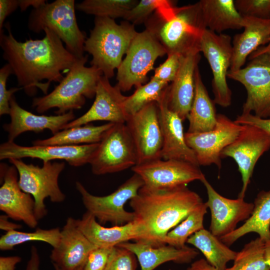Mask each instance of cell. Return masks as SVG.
I'll return each mask as SVG.
<instances>
[{
  "label": "cell",
  "instance_id": "17",
  "mask_svg": "<svg viewBox=\"0 0 270 270\" xmlns=\"http://www.w3.org/2000/svg\"><path fill=\"white\" fill-rule=\"evenodd\" d=\"M98 144L78 146H22L14 142L7 141L0 146V160L24 158H38L43 162L55 160H64L72 166H80L90 164Z\"/></svg>",
  "mask_w": 270,
  "mask_h": 270
},
{
  "label": "cell",
  "instance_id": "34",
  "mask_svg": "<svg viewBox=\"0 0 270 270\" xmlns=\"http://www.w3.org/2000/svg\"><path fill=\"white\" fill-rule=\"evenodd\" d=\"M60 231L59 228L48 230L37 228L31 232L10 230L6 232L0 237V250H12L18 245L32 241L42 242L55 248L60 242Z\"/></svg>",
  "mask_w": 270,
  "mask_h": 270
},
{
  "label": "cell",
  "instance_id": "33",
  "mask_svg": "<svg viewBox=\"0 0 270 270\" xmlns=\"http://www.w3.org/2000/svg\"><path fill=\"white\" fill-rule=\"evenodd\" d=\"M208 206L202 202L192 210L182 222L166 235L164 242L178 248L186 246L188 239L196 232L204 228V220Z\"/></svg>",
  "mask_w": 270,
  "mask_h": 270
},
{
  "label": "cell",
  "instance_id": "15",
  "mask_svg": "<svg viewBox=\"0 0 270 270\" xmlns=\"http://www.w3.org/2000/svg\"><path fill=\"white\" fill-rule=\"evenodd\" d=\"M140 176L144 186L152 190L187 186L205 178L200 166L178 160H156L131 168Z\"/></svg>",
  "mask_w": 270,
  "mask_h": 270
},
{
  "label": "cell",
  "instance_id": "19",
  "mask_svg": "<svg viewBox=\"0 0 270 270\" xmlns=\"http://www.w3.org/2000/svg\"><path fill=\"white\" fill-rule=\"evenodd\" d=\"M126 97L116 85L112 86L109 79L102 76L97 84L95 100L91 107L83 115L64 126L62 130L97 120L113 124L126 123L127 116L124 110L123 102Z\"/></svg>",
  "mask_w": 270,
  "mask_h": 270
},
{
  "label": "cell",
  "instance_id": "50",
  "mask_svg": "<svg viewBox=\"0 0 270 270\" xmlns=\"http://www.w3.org/2000/svg\"><path fill=\"white\" fill-rule=\"evenodd\" d=\"M19 7L21 11L25 10L30 6L36 8L44 4L46 1L44 0H18Z\"/></svg>",
  "mask_w": 270,
  "mask_h": 270
},
{
  "label": "cell",
  "instance_id": "23",
  "mask_svg": "<svg viewBox=\"0 0 270 270\" xmlns=\"http://www.w3.org/2000/svg\"><path fill=\"white\" fill-rule=\"evenodd\" d=\"M10 122L3 127L8 133V141L14 140L23 132H39L48 129L53 135L62 130L64 126L74 120L73 111L55 116L36 115L22 108L16 102L14 96L10 100Z\"/></svg>",
  "mask_w": 270,
  "mask_h": 270
},
{
  "label": "cell",
  "instance_id": "9",
  "mask_svg": "<svg viewBox=\"0 0 270 270\" xmlns=\"http://www.w3.org/2000/svg\"><path fill=\"white\" fill-rule=\"evenodd\" d=\"M144 185L140 176L134 173L110 194L97 196L90 193L80 182L76 183L86 211L100 224L110 222L112 226H122L134 220L133 212L126 210L124 204L137 196Z\"/></svg>",
  "mask_w": 270,
  "mask_h": 270
},
{
  "label": "cell",
  "instance_id": "41",
  "mask_svg": "<svg viewBox=\"0 0 270 270\" xmlns=\"http://www.w3.org/2000/svg\"><path fill=\"white\" fill-rule=\"evenodd\" d=\"M180 56L176 54L168 55L166 60L154 70L152 78L168 84L172 82L180 67Z\"/></svg>",
  "mask_w": 270,
  "mask_h": 270
},
{
  "label": "cell",
  "instance_id": "4",
  "mask_svg": "<svg viewBox=\"0 0 270 270\" xmlns=\"http://www.w3.org/2000/svg\"><path fill=\"white\" fill-rule=\"evenodd\" d=\"M137 32L127 22L118 24L107 17H95L94 26L86 38L84 50L92 56L91 66L100 69L108 78L113 77Z\"/></svg>",
  "mask_w": 270,
  "mask_h": 270
},
{
  "label": "cell",
  "instance_id": "8",
  "mask_svg": "<svg viewBox=\"0 0 270 270\" xmlns=\"http://www.w3.org/2000/svg\"><path fill=\"white\" fill-rule=\"evenodd\" d=\"M166 54L165 48L150 31L146 28L138 32L117 69L116 85L125 92L144 84L156 60Z\"/></svg>",
  "mask_w": 270,
  "mask_h": 270
},
{
  "label": "cell",
  "instance_id": "2",
  "mask_svg": "<svg viewBox=\"0 0 270 270\" xmlns=\"http://www.w3.org/2000/svg\"><path fill=\"white\" fill-rule=\"evenodd\" d=\"M203 202L200 196L187 186L152 190L142 186L130 200L134 221L144 228L140 240L157 247L166 244V234Z\"/></svg>",
  "mask_w": 270,
  "mask_h": 270
},
{
  "label": "cell",
  "instance_id": "5",
  "mask_svg": "<svg viewBox=\"0 0 270 270\" xmlns=\"http://www.w3.org/2000/svg\"><path fill=\"white\" fill-rule=\"evenodd\" d=\"M88 55L77 58L66 76L50 94L34 98L32 106L38 113L56 108V114L81 108L86 98L96 95L97 84L102 72L98 68L86 67Z\"/></svg>",
  "mask_w": 270,
  "mask_h": 270
},
{
  "label": "cell",
  "instance_id": "37",
  "mask_svg": "<svg viewBox=\"0 0 270 270\" xmlns=\"http://www.w3.org/2000/svg\"><path fill=\"white\" fill-rule=\"evenodd\" d=\"M226 270H270L264 256V241L260 237L246 244L238 252L233 265Z\"/></svg>",
  "mask_w": 270,
  "mask_h": 270
},
{
  "label": "cell",
  "instance_id": "40",
  "mask_svg": "<svg viewBox=\"0 0 270 270\" xmlns=\"http://www.w3.org/2000/svg\"><path fill=\"white\" fill-rule=\"evenodd\" d=\"M136 257L132 252L114 246L104 270H136Z\"/></svg>",
  "mask_w": 270,
  "mask_h": 270
},
{
  "label": "cell",
  "instance_id": "24",
  "mask_svg": "<svg viewBox=\"0 0 270 270\" xmlns=\"http://www.w3.org/2000/svg\"><path fill=\"white\" fill-rule=\"evenodd\" d=\"M76 222L80 231L97 247L113 248L132 240H144L146 238L143 228L134 220L122 226L105 227L86 211Z\"/></svg>",
  "mask_w": 270,
  "mask_h": 270
},
{
  "label": "cell",
  "instance_id": "32",
  "mask_svg": "<svg viewBox=\"0 0 270 270\" xmlns=\"http://www.w3.org/2000/svg\"><path fill=\"white\" fill-rule=\"evenodd\" d=\"M108 122L100 126L87 124L62 130L52 136L32 142L35 146H78L99 143L105 132L113 125Z\"/></svg>",
  "mask_w": 270,
  "mask_h": 270
},
{
  "label": "cell",
  "instance_id": "14",
  "mask_svg": "<svg viewBox=\"0 0 270 270\" xmlns=\"http://www.w3.org/2000/svg\"><path fill=\"white\" fill-rule=\"evenodd\" d=\"M126 124L136 148L137 164L162 158L163 137L156 102L128 116Z\"/></svg>",
  "mask_w": 270,
  "mask_h": 270
},
{
  "label": "cell",
  "instance_id": "28",
  "mask_svg": "<svg viewBox=\"0 0 270 270\" xmlns=\"http://www.w3.org/2000/svg\"><path fill=\"white\" fill-rule=\"evenodd\" d=\"M204 24L216 34L229 29L243 28L244 17L233 0H200L198 2Z\"/></svg>",
  "mask_w": 270,
  "mask_h": 270
},
{
  "label": "cell",
  "instance_id": "47",
  "mask_svg": "<svg viewBox=\"0 0 270 270\" xmlns=\"http://www.w3.org/2000/svg\"><path fill=\"white\" fill-rule=\"evenodd\" d=\"M40 258L36 246H32L30 248V257L26 270H40Z\"/></svg>",
  "mask_w": 270,
  "mask_h": 270
},
{
  "label": "cell",
  "instance_id": "3",
  "mask_svg": "<svg viewBox=\"0 0 270 270\" xmlns=\"http://www.w3.org/2000/svg\"><path fill=\"white\" fill-rule=\"evenodd\" d=\"M145 24L167 55L200 52L201 39L206 28L198 2L180 7L174 4L164 6L156 11Z\"/></svg>",
  "mask_w": 270,
  "mask_h": 270
},
{
  "label": "cell",
  "instance_id": "12",
  "mask_svg": "<svg viewBox=\"0 0 270 270\" xmlns=\"http://www.w3.org/2000/svg\"><path fill=\"white\" fill-rule=\"evenodd\" d=\"M232 50V38L229 35L204 30L201 39L200 52L207 60L213 74V100L215 104L224 108L232 103V93L226 78L231 65Z\"/></svg>",
  "mask_w": 270,
  "mask_h": 270
},
{
  "label": "cell",
  "instance_id": "11",
  "mask_svg": "<svg viewBox=\"0 0 270 270\" xmlns=\"http://www.w3.org/2000/svg\"><path fill=\"white\" fill-rule=\"evenodd\" d=\"M246 66L229 70L228 78L241 83L247 96L242 114L270 118V54H263L249 59Z\"/></svg>",
  "mask_w": 270,
  "mask_h": 270
},
{
  "label": "cell",
  "instance_id": "43",
  "mask_svg": "<svg viewBox=\"0 0 270 270\" xmlns=\"http://www.w3.org/2000/svg\"><path fill=\"white\" fill-rule=\"evenodd\" d=\"M113 248L97 247L88 254L83 270H104Z\"/></svg>",
  "mask_w": 270,
  "mask_h": 270
},
{
  "label": "cell",
  "instance_id": "10",
  "mask_svg": "<svg viewBox=\"0 0 270 270\" xmlns=\"http://www.w3.org/2000/svg\"><path fill=\"white\" fill-rule=\"evenodd\" d=\"M138 164L136 148L126 123L114 124L105 132L90 164L96 175L132 168Z\"/></svg>",
  "mask_w": 270,
  "mask_h": 270
},
{
  "label": "cell",
  "instance_id": "36",
  "mask_svg": "<svg viewBox=\"0 0 270 270\" xmlns=\"http://www.w3.org/2000/svg\"><path fill=\"white\" fill-rule=\"evenodd\" d=\"M138 2L136 0H84L76 7L80 11L95 17H107L114 20L123 18Z\"/></svg>",
  "mask_w": 270,
  "mask_h": 270
},
{
  "label": "cell",
  "instance_id": "16",
  "mask_svg": "<svg viewBox=\"0 0 270 270\" xmlns=\"http://www.w3.org/2000/svg\"><path fill=\"white\" fill-rule=\"evenodd\" d=\"M243 125L236 124L226 116L218 114L217 123L212 130L184 134L187 145L194 152L199 166H222L220 153L238 136Z\"/></svg>",
  "mask_w": 270,
  "mask_h": 270
},
{
  "label": "cell",
  "instance_id": "48",
  "mask_svg": "<svg viewBox=\"0 0 270 270\" xmlns=\"http://www.w3.org/2000/svg\"><path fill=\"white\" fill-rule=\"evenodd\" d=\"M186 270H218L210 264L204 258L192 262Z\"/></svg>",
  "mask_w": 270,
  "mask_h": 270
},
{
  "label": "cell",
  "instance_id": "26",
  "mask_svg": "<svg viewBox=\"0 0 270 270\" xmlns=\"http://www.w3.org/2000/svg\"><path fill=\"white\" fill-rule=\"evenodd\" d=\"M117 246L134 254L140 264V270H154L168 262L178 264H188L199 254L196 248L186 246L182 248L168 244L155 247L140 240L124 242Z\"/></svg>",
  "mask_w": 270,
  "mask_h": 270
},
{
  "label": "cell",
  "instance_id": "22",
  "mask_svg": "<svg viewBox=\"0 0 270 270\" xmlns=\"http://www.w3.org/2000/svg\"><path fill=\"white\" fill-rule=\"evenodd\" d=\"M96 248L78 228L76 219L69 217L60 231V243L52 250L50 258L52 264L60 270H78Z\"/></svg>",
  "mask_w": 270,
  "mask_h": 270
},
{
  "label": "cell",
  "instance_id": "53",
  "mask_svg": "<svg viewBox=\"0 0 270 270\" xmlns=\"http://www.w3.org/2000/svg\"><path fill=\"white\" fill-rule=\"evenodd\" d=\"M54 270H60L56 266L53 264Z\"/></svg>",
  "mask_w": 270,
  "mask_h": 270
},
{
  "label": "cell",
  "instance_id": "18",
  "mask_svg": "<svg viewBox=\"0 0 270 270\" xmlns=\"http://www.w3.org/2000/svg\"><path fill=\"white\" fill-rule=\"evenodd\" d=\"M201 182L206 187L208 200L206 202L210 212V231L219 238L232 232L238 224L246 221L251 216L254 203L244 198L230 199L219 194L206 177Z\"/></svg>",
  "mask_w": 270,
  "mask_h": 270
},
{
  "label": "cell",
  "instance_id": "38",
  "mask_svg": "<svg viewBox=\"0 0 270 270\" xmlns=\"http://www.w3.org/2000/svg\"><path fill=\"white\" fill-rule=\"evenodd\" d=\"M166 0H141L128 10L123 18L134 25L146 23L154 12L168 4Z\"/></svg>",
  "mask_w": 270,
  "mask_h": 270
},
{
  "label": "cell",
  "instance_id": "42",
  "mask_svg": "<svg viewBox=\"0 0 270 270\" xmlns=\"http://www.w3.org/2000/svg\"><path fill=\"white\" fill-rule=\"evenodd\" d=\"M12 74L10 66L6 64L0 70V115L9 114L10 100L16 92L22 89V88H12L6 89V82L9 76Z\"/></svg>",
  "mask_w": 270,
  "mask_h": 270
},
{
  "label": "cell",
  "instance_id": "25",
  "mask_svg": "<svg viewBox=\"0 0 270 270\" xmlns=\"http://www.w3.org/2000/svg\"><path fill=\"white\" fill-rule=\"evenodd\" d=\"M200 59L199 53L180 56L178 73L169 86L168 107L183 121L187 118L194 100L195 72Z\"/></svg>",
  "mask_w": 270,
  "mask_h": 270
},
{
  "label": "cell",
  "instance_id": "6",
  "mask_svg": "<svg viewBox=\"0 0 270 270\" xmlns=\"http://www.w3.org/2000/svg\"><path fill=\"white\" fill-rule=\"evenodd\" d=\"M28 28L39 33L48 28L65 44L66 48L76 58L84 56L85 34L78 24L74 0H56L46 2L30 12Z\"/></svg>",
  "mask_w": 270,
  "mask_h": 270
},
{
  "label": "cell",
  "instance_id": "35",
  "mask_svg": "<svg viewBox=\"0 0 270 270\" xmlns=\"http://www.w3.org/2000/svg\"><path fill=\"white\" fill-rule=\"evenodd\" d=\"M168 86V84L151 78L149 82L136 88L132 95L126 96L123 102L126 116L135 114L152 102H158Z\"/></svg>",
  "mask_w": 270,
  "mask_h": 270
},
{
  "label": "cell",
  "instance_id": "27",
  "mask_svg": "<svg viewBox=\"0 0 270 270\" xmlns=\"http://www.w3.org/2000/svg\"><path fill=\"white\" fill-rule=\"evenodd\" d=\"M243 17L244 30L236 34L232 40L230 71L242 68L248 56L270 42V20Z\"/></svg>",
  "mask_w": 270,
  "mask_h": 270
},
{
  "label": "cell",
  "instance_id": "49",
  "mask_svg": "<svg viewBox=\"0 0 270 270\" xmlns=\"http://www.w3.org/2000/svg\"><path fill=\"white\" fill-rule=\"evenodd\" d=\"M9 218L6 214L0 216V228L8 232L13 230H18L22 228L20 224L10 222L8 220Z\"/></svg>",
  "mask_w": 270,
  "mask_h": 270
},
{
  "label": "cell",
  "instance_id": "31",
  "mask_svg": "<svg viewBox=\"0 0 270 270\" xmlns=\"http://www.w3.org/2000/svg\"><path fill=\"white\" fill-rule=\"evenodd\" d=\"M186 243L200 251L208 262L218 270H226L227 264L234 261L238 253L204 228L191 236Z\"/></svg>",
  "mask_w": 270,
  "mask_h": 270
},
{
  "label": "cell",
  "instance_id": "13",
  "mask_svg": "<svg viewBox=\"0 0 270 270\" xmlns=\"http://www.w3.org/2000/svg\"><path fill=\"white\" fill-rule=\"evenodd\" d=\"M270 148V135L256 126L243 125L236 138L221 152V158L230 157L238 166L242 186L238 198H244L254 166Z\"/></svg>",
  "mask_w": 270,
  "mask_h": 270
},
{
  "label": "cell",
  "instance_id": "1",
  "mask_svg": "<svg viewBox=\"0 0 270 270\" xmlns=\"http://www.w3.org/2000/svg\"><path fill=\"white\" fill-rule=\"evenodd\" d=\"M8 34L0 32V46L3 58L12 68L19 86L25 93L32 96L38 88L46 95L49 86L46 80L60 82L77 58L63 44V42L52 30L46 28L45 36L41 40L18 41L7 26Z\"/></svg>",
  "mask_w": 270,
  "mask_h": 270
},
{
  "label": "cell",
  "instance_id": "21",
  "mask_svg": "<svg viewBox=\"0 0 270 270\" xmlns=\"http://www.w3.org/2000/svg\"><path fill=\"white\" fill-rule=\"evenodd\" d=\"M169 86L157 102L163 137L161 158L163 160H178L199 166L194 152L187 145L183 120L168 106Z\"/></svg>",
  "mask_w": 270,
  "mask_h": 270
},
{
  "label": "cell",
  "instance_id": "39",
  "mask_svg": "<svg viewBox=\"0 0 270 270\" xmlns=\"http://www.w3.org/2000/svg\"><path fill=\"white\" fill-rule=\"evenodd\" d=\"M234 4L242 16L270 20V0H236Z\"/></svg>",
  "mask_w": 270,
  "mask_h": 270
},
{
  "label": "cell",
  "instance_id": "46",
  "mask_svg": "<svg viewBox=\"0 0 270 270\" xmlns=\"http://www.w3.org/2000/svg\"><path fill=\"white\" fill-rule=\"evenodd\" d=\"M22 260L18 256L0 257V270H15L16 266Z\"/></svg>",
  "mask_w": 270,
  "mask_h": 270
},
{
  "label": "cell",
  "instance_id": "51",
  "mask_svg": "<svg viewBox=\"0 0 270 270\" xmlns=\"http://www.w3.org/2000/svg\"><path fill=\"white\" fill-rule=\"evenodd\" d=\"M270 54V42L269 43L264 46H261L258 48L255 52H252L248 57L249 59L256 56L263 54Z\"/></svg>",
  "mask_w": 270,
  "mask_h": 270
},
{
  "label": "cell",
  "instance_id": "44",
  "mask_svg": "<svg viewBox=\"0 0 270 270\" xmlns=\"http://www.w3.org/2000/svg\"><path fill=\"white\" fill-rule=\"evenodd\" d=\"M235 122L240 125H248L258 128L270 135V118H262L252 114H242L238 116Z\"/></svg>",
  "mask_w": 270,
  "mask_h": 270
},
{
  "label": "cell",
  "instance_id": "29",
  "mask_svg": "<svg viewBox=\"0 0 270 270\" xmlns=\"http://www.w3.org/2000/svg\"><path fill=\"white\" fill-rule=\"evenodd\" d=\"M254 204L251 216L242 225L220 238L228 246L250 232L256 233L264 242L270 239V190L260 192Z\"/></svg>",
  "mask_w": 270,
  "mask_h": 270
},
{
  "label": "cell",
  "instance_id": "45",
  "mask_svg": "<svg viewBox=\"0 0 270 270\" xmlns=\"http://www.w3.org/2000/svg\"><path fill=\"white\" fill-rule=\"evenodd\" d=\"M19 6L18 0H0V32H2L6 18Z\"/></svg>",
  "mask_w": 270,
  "mask_h": 270
},
{
  "label": "cell",
  "instance_id": "52",
  "mask_svg": "<svg viewBox=\"0 0 270 270\" xmlns=\"http://www.w3.org/2000/svg\"><path fill=\"white\" fill-rule=\"evenodd\" d=\"M264 256L266 262L270 268V239L264 242Z\"/></svg>",
  "mask_w": 270,
  "mask_h": 270
},
{
  "label": "cell",
  "instance_id": "30",
  "mask_svg": "<svg viewBox=\"0 0 270 270\" xmlns=\"http://www.w3.org/2000/svg\"><path fill=\"white\" fill-rule=\"evenodd\" d=\"M195 89L194 100L187 119L188 132H202L212 130L216 126L217 114L214 102L210 98L202 82L198 66L194 76Z\"/></svg>",
  "mask_w": 270,
  "mask_h": 270
},
{
  "label": "cell",
  "instance_id": "20",
  "mask_svg": "<svg viewBox=\"0 0 270 270\" xmlns=\"http://www.w3.org/2000/svg\"><path fill=\"white\" fill-rule=\"evenodd\" d=\"M6 166L0 165L3 182L0 188V210L9 218L34 228L38 223L34 212V199L20 188L16 168Z\"/></svg>",
  "mask_w": 270,
  "mask_h": 270
},
{
  "label": "cell",
  "instance_id": "7",
  "mask_svg": "<svg viewBox=\"0 0 270 270\" xmlns=\"http://www.w3.org/2000/svg\"><path fill=\"white\" fill-rule=\"evenodd\" d=\"M8 160L18 170L20 188L34 199V212L38 220L47 214L48 210L44 204L46 198L56 203L64 200L66 195L58 184L60 175L65 168L64 162H44L40 167L26 164L21 160Z\"/></svg>",
  "mask_w": 270,
  "mask_h": 270
},
{
  "label": "cell",
  "instance_id": "54",
  "mask_svg": "<svg viewBox=\"0 0 270 270\" xmlns=\"http://www.w3.org/2000/svg\"><path fill=\"white\" fill-rule=\"evenodd\" d=\"M82 268H83V267H82ZM82 268H81L79 269L78 270H83Z\"/></svg>",
  "mask_w": 270,
  "mask_h": 270
}]
</instances>
